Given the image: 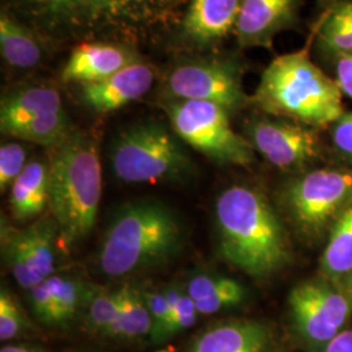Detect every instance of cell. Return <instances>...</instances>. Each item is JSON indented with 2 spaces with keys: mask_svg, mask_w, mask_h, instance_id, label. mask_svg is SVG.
<instances>
[{
  "mask_svg": "<svg viewBox=\"0 0 352 352\" xmlns=\"http://www.w3.org/2000/svg\"><path fill=\"white\" fill-rule=\"evenodd\" d=\"M300 0H241L235 28L241 47L273 49L279 33L295 29L300 21Z\"/></svg>",
  "mask_w": 352,
  "mask_h": 352,
  "instance_id": "4fadbf2b",
  "label": "cell"
},
{
  "mask_svg": "<svg viewBox=\"0 0 352 352\" xmlns=\"http://www.w3.org/2000/svg\"><path fill=\"white\" fill-rule=\"evenodd\" d=\"M218 248L227 263L248 276L265 278L291 258L289 238L276 210L257 189L234 184L217 197Z\"/></svg>",
  "mask_w": 352,
  "mask_h": 352,
  "instance_id": "7a4b0ae2",
  "label": "cell"
},
{
  "mask_svg": "<svg viewBox=\"0 0 352 352\" xmlns=\"http://www.w3.org/2000/svg\"><path fill=\"white\" fill-rule=\"evenodd\" d=\"M64 111L59 91L50 87H24L4 94L0 104V129L12 136L38 116Z\"/></svg>",
  "mask_w": 352,
  "mask_h": 352,
  "instance_id": "ac0fdd59",
  "label": "cell"
},
{
  "mask_svg": "<svg viewBox=\"0 0 352 352\" xmlns=\"http://www.w3.org/2000/svg\"><path fill=\"white\" fill-rule=\"evenodd\" d=\"M28 302L38 321L47 327H54V300L46 280L28 289Z\"/></svg>",
  "mask_w": 352,
  "mask_h": 352,
  "instance_id": "1f68e13d",
  "label": "cell"
},
{
  "mask_svg": "<svg viewBox=\"0 0 352 352\" xmlns=\"http://www.w3.org/2000/svg\"><path fill=\"white\" fill-rule=\"evenodd\" d=\"M0 50L3 59L14 68L29 69L42 60L41 38L11 13H0Z\"/></svg>",
  "mask_w": 352,
  "mask_h": 352,
  "instance_id": "44dd1931",
  "label": "cell"
},
{
  "mask_svg": "<svg viewBox=\"0 0 352 352\" xmlns=\"http://www.w3.org/2000/svg\"><path fill=\"white\" fill-rule=\"evenodd\" d=\"M142 295L151 312V333L149 340L154 344L164 343L166 330L171 318V309L167 302L164 289H142Z\"/></svg>",
  "mask_w": 352,
  "mask_h": 352,
  "instance_id": "f546056e",
  "label": "cell"
},
{
  "mask_svg": "<svg viewBox=\"0 0 352 352\" xmlns=\"http://www.w3.org/2000/svg\"><path fill=\"white\" fill-rule=\"evenodd\" d=\"M317 46L329 58L352 54V1H338L317 30Z\"/></svg>",
  "mask_w": 352,
  "mask_h": 352,
  "instance_id": "d4e9b609",
  "label": "cell"
},
{
  "mask_svg": "<svg viewBox=\"0 0 352 352\" xmlns=\"http://www.w3.org/2000/svg\"><path fill=\"white\" fill-rule=\"evenodd\" d=\"M141 60L139 50L129 43L91 41L74 47L62 71L65 82L80 85L109 78Z\"/></svg>",
  "mask_w": 352,
  "mask_h": 352,
  "instance_id": "5bb4252c",
  "label": "cell"
},
{
  "mask_svg": "<svg viewBox=\"0 0 352 352\" xmlns=\"http://www.w3.org/2000/svg\"><path fill=\"white\" fill-rule=\"evenodd\" d=\"M58 236L59 230L51 214L24 230L1 222L3 258L21 289L28 291L56 273Z\"/></svg>",
  "mask_w": 352,
  "mask_h": 352,
  "instance_id": "8fae6325",
  "label": "cell"
},
{
  "mask_svg": "<svg viewBox=\"0 0 352 352\" xmlns=\"http://www.w3.org/2000/svg\"><path fill=\"white\" fill-rule=\"evenodd\" d=\"M336 80L317 67L308 49L274 58L265 68L253 102L265 113L307 126L334 124L344 113Z\"/></svg>",
  "mask_w": 352,
  "mask_h": 352,
  "instance_id": "5b68a950",
  "label": "cell"
},
{
  "mask_svg": "<svg viewBox=\"0 0 352 352\" xmlns=\"http://www.w3.org/2000/svg\"><path fill=\"white\" fill-rule=\"evenodd\" d=\"M72 132L65 111L42 115L19 128L12 135L16 139L54 148L68 138Z\"/></svg>",
  "mask_w": 352,
  "mask_h": 352,
  "instance_id": "484cf974",
  "label": "cell"
},
{
  "mask_svg": "<svg viewBox=\"0 0 352 352\" xmlns=\"http://www.w3.org/2000/svg\"><path fill=\"white\" fill-rule=\"evenodd\" d=\"M321 273L342 289L352 279V205L334 222L322 253Z\"/></svg>",
  "mask_w": 352,
  "mask_h": 352,
  "instance_id": "7402d4cb",
  "label": "cell"
},
{
  "mask_svg": "<svg viewBox=\"0 0 352 352\" xmlns=\"http://www.w3.org/2000/svg\"><path fill=\"white\" fill-rule=\"evenodd\" d=\"M321 352H352V327L340 331Z\"/></svg>",
  "mask_w": 352,
  "mask_h": 352,
  "instance_id": "e575fe53",
  "label": "cell"
},
{
  "mask_svg": "<svg viewBox=\"0 0 352 352\" xmlns=\"http://www.w3.org/2000/svg\"><path fill=\"white\" fill-rule=\"evenodd\" d=\"M120 312V289L94 287L89 299L85 315L89 329L100 336H106Z\"/></svg>",
  "mask_w": 352,
  "mask_h": 352,
  "instance_id": "4316f807",
  "label": "cell"
},
{
  "mask_svg": "<svg viewBox=\"0 0 352 352\" xmlns=\"http://www.w3.org/2000/svg\"><path fill=\"white\" fill-rule=\"evenodd\" d=\"M28 164V151L20 142L11 141L0 146V190H10L14 180L21 175Z\"/></svg>",
  "mask_w": 352,
  "mask_h": 352,
  "instance_id": "f1b7e54d",
  "label": "cell"
},
{
  "mask_svg": "<svg viewBox=\"0 0 352 352\" xmlns=\"http://www.w3.org/2000/svg\"><path fill=\"white\" fill-rule=\"evenodd\" d=\"M184 287L200 316L215 315L236 308L248 296V291L239 280L208 272L192 274Z\"/></svg>",
  "mask_w": 352,
  "mask_h": 352,
  "instance_id": "d6986e66",
  "label": "cell"
},
{
  "mask_svg": "<svg viewBox=\"0 0 352 352\" xmlns=\"http://www.w3.org/2000/svg\"><path fill=\"white\" fill-rule=\"evenodd\" d=\"M337 1L338 0H320V3H322V4H333V3L337 4Z\"/></svg>",
  "mask_w": 352,
  "mask_h": 352,
  "instance_id": "74e56055",
  "label": "cell"
},
{
  "mask_svg": "<svg viewBox=\"0 0 352 352\" xmlns=\"http://www.w3.org/2000/svg\"><path fill=\"white\" fill-rule=\"evenodd\" d=\"M289 317L309 352H321L350 321L352 298L330 280L302 282L289 291Z\"/></svg>",
  "mask_w": 352,
  "mask_h": 352,
  "instance_id": "ba28073f",
  "label": "cell"
},
{
  "mask_svg": "<svg viewBox=\"0 0 352 352\" xmlns=\"http://www.w3.org/2000/svg\"><path fill=\"white\" fill-rule=\"evenodd\" d=\"M176 136L214 162L247 166L253 162L250 140L238 135L222 106L205 101L168 100L164 104Z\"/></svg>",
  "mask_w": 352,
  "mask_h": 352,
  "instance_id": "52a82bcc",
  "label": "cell"
},
{
  "mask_svg": "<svg viewBox=\"0 0 352 352\" xmlns=\"http://www.w3.org/2000/svg\"><path fill=\"white\" fill-rule=\"evenodd\" d=\"M333 142L338 151L352 158V111L343 113L334 123Z\"/></svg>",
  "mask_w": 352,
  "mask_h": 352,
  "instance_id": "d6a6232c",
  "label": "cell"
},
{
  "mask_svg": "<svg viewBox=\"0 0 352 352\" xmlns=\"http://www.w3.org/2000/svg\"><path fill=\"white\" fill-rule=\"evenodd\" d=\"M241 75L243 69L234 59H192L170 71L164 88L170 100L212 102L235 113L251 102Z\"/></svg>",
  "mask_w": 352,
  "mask_h": 352,
  "instance_id": "9c48e42d",
  "label": "cell"
},
{
  "mask_svg": "<svg viewBox=\"0 0 352 352\" xmlns=\"http://www.w3.org/2000/svg\"><path fill=\"white\" fill-rule=\"evenodd\" d=\"M54 300V327H68L78 316L85 314L91 286L76 273H55L46 279Z\"/></svg>",
  "mask_w": 352,
  "mask_h": 352,
  "instance_id": "603a6c76",
  "label": "cell"
},
{
  "mask_svg": "<svg viewBox=\"0 0 352 352\" xmlns=\"http://www.w3.org/2000/svg\"><path fill=\"white\" fill-rule=\"evenodd\" d=\"M0 352H46V350L32 343H12L3 346L0 349Z\"/></svg>",
  "mask_w": 352,
  "mask_h": 352,
  "instance_id": "d590c367",
  "label": "cell"
},
{
  "mask_svg": "<svg viewBox=\"0 0 352 352\" xmlns=\"http://www.w3.org/2000/svg\"><path fill=\"white\" fill-rule=\"evenodd\" d=\"M240 6L241 0H189L179 41L193 49L213 47L235 33Z\"/></svg>",
  "mask_w": 352,
  "mask_h": 352,
  "instance_id": "9a60e30c",
  "label": "cell"
},
{
  "mask_svg": "<svg viewBox=\"0 0 352 352\" xmlns=\"http://www.w3.org/2000/svg\"><path fill=\"white\" fill-rule=\"evenodd\" d=\"M180 219L160 201H136L123 206L106 228L97 253L102 274L124 278L173 260L183 247Z\"/></svg>",
  "mask_w": 352,
  "mask_h": 352,
  "instance_id": "3957f363",
  "label": "cell"
},
{
  "mask_svg": "<svg viewBox=\"0 0 352 352\" xmlns=\"http://www.w3.org/2000/svg\"><path fill=\"white\" fill-rule=\"evenodd\" d=\"M113 175L128 184L182 183L195 164L174 131L157 122L128 126L111 145Z\"/></svg>",
  "mask_w": 352,
  "mask_h": 352,
  "instance_id": "8992f818",
  "label": "cell"
},
{
  "mask_svg": "<svg viewBox=\"0 0 352 352\" xmlns=\"http://www.w3.org/2000/svg\"><path fill=\"white\" fill-rule=\"evenodd\" d=\"M33 324L26 316L23 305L7 287L0 289V340L1 342L19 338L29 333Z\"/></svg>",
  "mask_w": 352,
  "mask_h": 352,
  "instance_id": "83f0119b",
  "label": "cell"
},
{
  "mask_svg": "<svg viewBox=\"0 0 352 352\" xmlns=\"http://www.w3.org/2000/svg\"><path fill=\"white\" fill-rule=\"evenodd\" d=\"M294 222L308 235L318 234L352 205L351 170H316L285 190Z\"/></svg>",
  "mask_w": 352,
  "mask_h": 352,
  "instance_id": "30bf717a",
  "label": "cell"
},
{
  "mask_svg": "<svg viewBox=\"0 0 352 352\" xmlns=\"http://www.w3.org/2000/svg\"><path fill=\"white\" fill-rule=\"evenodd\" d=\"M336 64V81L342 94L352 100V54L342 55L334 59Z\"/></svg>",
  "mask_w": 352,
  "mask_h": 352,
  "instance_id": "836d02e7",
  "label": "cell"
},
{
  "mask_svg": "<svg viewBox=\"0 0 352 352\" xmlns=\"http://www.w3.org/2000/svg\"><path fill=\"white\" fill-rule=\"evenodd\" d=\"M199 311L196 308V304L192 300V298L189 296L188 292L186 291V287L183 289V294L177 302L174 315L170 320V324L166 330V336H164V342L173 337H175L177 334L188 330L197 322L199 318Z\"/></svg>",
  "mask_w": 352,
  "mask_h": 352,
  "instance_id": "4dcf8cb0",
  "label": "cell"
},
{
  "mask_svg": "<svg viewBox=\"0 0 352 352\" xmlns=\"http://www.w3.org/2000/svg\"><path fill=\"white\" fill-rule=\"evenodd\" d=\"M154 80L153 65L140 60L106 80L80 85V97L96 113H113L148 94Z\"/></svg>",
  "mask_w": 352,
  "mask_h": 352,
  "instance_id": "e0dca14e",
  "label": "cell"
},
{
  "mask_svg": "<svg viewBox=\"0 0 352 352\" xmlns=\"http://www.w3.org/2000/svg\"><path fill=\"white\" fill-rule=\"evenodd\" d=\"M187 352H278V342L266 322L228 320L206 327Z\"/></svg>",
  "mask_w": 352,
  "mask_h": 352,
  "instance_id": "2e32d148",
  "label": "cell"
},
{
  "mask_svg": "<svg viewBox=\"0 0 352 352\" xmlns=\"http://www.w3.org/2000/svg\"><path fill=\"white\" fill-rule=\"evenodd\" d=\"M343 289H344V291H346V292H347V294H349V295L352 298V279L349 282V283H347V285H346V286H344V287H343Z\"/></svg>",
  "mask_w": 352,
  "mask_h": 352,
  "instance_id": "8d00e7d4",
  "label": "cell"
},
{
  "mask_svg": "<svg viewBox=\"0 0 352 352\" xmlns=\"http://www.w3.org/2000/svg\"><path fill=\"white\" fill-rule=\"evenodd\" d=\"M3 10L55 45L135 42L182 21L188 0H3Z\"/></svg>",
  "mask_w": 352,
  "mask_h": 352,
  "instance_id": "6da1fadb",
  "label": "cell"
},
{
  "mask_svg": "<svg viewBox=\"0 0 352 352\" xmlns=\"http://www.w3.org/2000/svg\"><path fill=\"white\" fill-rule=\"evenodd\" d=\"M50 167L39 160L30 161L10 189V209L17 222L36 219L49 206Z\"/></svg>",
  "mask_w": 352,
  "mask_h": 352,
  "instance_id": "ffe728a7",
  "label": "cell"
},
{
  "mask_svg": "<svg viewBox=\"0 0 352 352\" xmlns=\"http://www.w3.org/2000/svg\"><path fill=\"white\" fill-rule=\"evenodd\" d=\"M151 317L142 295V289L126 285L120 289V312L106 338L119 340H138L149 338Z\"/></svg>",
  "mask_w": 352,
  "mask_h": 352,
  "instance_id": "cb8c5ba5",
  "label": "cell"
},
{
  "mask_svg": "<svg viewBox=\"0 0 352 352\" xmlns=\"http://www.w3.org/2000/svg\"><path fill=\"white\" fill-rule=\"evenodd\" d=\"M49 210L59 238L77 245L93 231L102 196V166L94 140L72 129L51 148Z\"/></svg>",
  "mask_w": 352,
  "mask_h": 352,
  "instance_id": "277c9868",
  "label": "cell"
},
{
  "mask_svg": "<svg viewBox=\"0 0 352 352\" xmlns=\"http://www.w3.org/2000/svg\"><path fill=\"white\" fill-rule=\"evenodd\" d=\"M247 133L253 149L280 170L302 168L320 154L315 131L287 119H254Z\"/></svg>",
  "mask_w": 352,
  "mask_h": 352,
  "instance_id": "7c38bea8",
  "label": "cell"
}]
</instances>
